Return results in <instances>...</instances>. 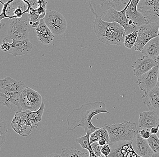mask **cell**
<instances>
[{
  "label": "cell",
  "mask_w": 159,
  "mask_h": 157,
  "mask_svg": "<svg viewBox=\"0 0 159 157\" xmlns=\"http://www.w3.org/2000/svg\"><path fill=\"white\" fill-rule=\"evenodd\" d=\"M110 114L106 109V105L102 101L85 103L78 108L74 109L70 113L67 118L68 131L74 130L81 127L86 133H91L101 127L94 126L92 123L93 117L100 113Z\"/></svg>",
  "instance_id": "1"
},
{
  "label": "cell",
  "mask_w": 159,
  "mask_h": 157,
  "mask_svg": "<svg viewBox=\"0 0 159 157\" xmlns=\"http://www.w3.org/2000/svg\"><path fill=\"white\" fill-rule=\"evenodd\" d=\"M93 28L96 37L104 44L121 45L124 44L126 32L118 23L106 21L100 17H95Z\"/></svg>",
  "instance_id": "2"
},
{
  "label": "cell",
  "mask_w": 159,
  "mask_h": 157,
  "mask_svg": "<svg viewBox=\"0 0 159 157\" xmlns=\"http://www.w3.org/2000/svg\"><path fill=\"white\" fill-rule=\"evenodd\" d=\"M26 87L24 82L9 76L0 80V103L14 111L19 109L20 96Z\"/></svg>",
  "instance_id": "3"
},
{
  "label": "cell",
  "mask_w": 159,
  "mask_h": 157,
  "mask_svg": "<svg viewBox=\"0 0 159 157\" xmlns=\"http://www.w3.org/2000/svg\"><path fill=\"white\" fill-rule=\"evenodd\" d=\"M104 127L109 132V143L122 141H133L139 132L136 123L132 121L120 124H105Z\"/></svg>",
  "instance_id": "4"
},
{
  "label": "cell",
  "mask_w": 159,
  "mask_h": 157,
  "mask_svg": "<svg viewBox=\"0 0 159 157\" xmlns=\"http://www.w3.org/2000/svg\"><path fill=\"white\" fill-rule=\"evenodd\" d=\"M30 25V21L27 18H15L11 20L9 25L7 34L3 41L29 39Z\"/></svg>",
  "instance_id": "5"
},
{
  "label": "cell",
  "mask_w": 159,
  "mask_h": 157,
  "mask_svg": "<svg viewBox=\"0 0 159 157\" xmlns=\"http://www.w3.org/2000/svg\"><path fill=\"white\" fill-rule=\"evenodd\" d=\"M132 1L130 0L126 7L122 10L117 11L113 8H110L101 17V18L106 21L118 23L124 27L126 35L135 31L139 30V27L136 25L133 21L129 20L126 15V10Z\"/></svg>",
  "instance_id": "6"
},
{
  "label": "cell",
  "mask_w": 159,
  "mask_h": 157,
  "mask_svg": "<svg viewBox=\"0 0 159 157\" xmlns=\"http://www.w3.org/2000/svg\"><path fill=\"white\" fill-rule=\"evenodd\" d=\"M130 0H87L89 9L95 17H101L110 8L121 11Z\"/></svg>",
  "instance_id": "7"
},
{
  "label": "cell",
  "mask_w": 159,
  "mask_h": 157,
  "mask_svg": "<svg viewBox=\"0 0 159 157\" xmlns=\"http://www.w3.org/2000/svg\"><path fill=\"white\" fill-rule=\"evenodd\" d=\"M42 103L41 95L30 87H26L20 96L18 111H36L39 109Z\"/></svg>",
  "instance_id": "8"
},
{
  "label": "cell",
  "mask_w": 159,
  "mask_h": 157,
  "mask_svg": "<svg viewBox=\"0 0 159 157\" xmlns=\"http://www.w3.org/2000/svg\"><path fill=\"white\" fill-rule=\"evenodd\" d=\"M45 23L55 35L64 34L67 28V22L63 15L55 10H47L43 18Z\"/></svg>",
  "instance_id": "9"
},
{
  "label": "cell",
  "mask_w": 159,
  "mask_h": 157,
  "mask_svg": "<svg viewBox=\"0 0 159 157\" xmlns=\"http://www.w3.org/2000/svg\"><path fill=\"white\" fill-rule=\"evenodd\" d=\"M159 24L148 23L139 27V34L135 43V49L142 52L144 46L154 38L158 37Z\"/></svg>",
  "instance_id": "10"
},
{
  "label": "cell",
  "mask_w": 159,
  "mask_h": 157,
  "mask_svg": "<svg viewBox=\"0 0 159 157\" xmlns=\"http://www.w3.org/2000/svg\"><path fill=\"white\" fill-rule=\"evenodd\" d=\"M138 10L147 19L148 23L159 24V0H141Z\"/></svg>",
  "instance_id": "11"
},
{
  "label": "cell",
  "mask_w": 159,
  "mask_h": 157,
  "mask_svg": "<svg viewBox=\"0 0 159 157\" xmlns=\"http://www.w3.org/2000/svg\"><path fill=\"white\" fill-rule=\"evenodd\" d=\"M111 153L108 157H139L134 151L133 141H122L109 143Z\"/></svg>",
  "instance_id": "12"
},
{
  "label": "cell",
  "mask_w": 159,
  "mask_h": 157,
  "mask_svg": "<svg viewBox=\"0 0 159 157\" xmlns=\"http://www.w3.org/2000/svg\"><path fill=\"white\" fill-rule=\"evenodd\" d=\"M158 71L159 66L157 64L138 77L137 84L142 91L147 92L157 86Z\"/></svg>",
  "instance_id": "13"
},
{
  "label": "cell",
  "mask_w": 159,
  "mask_h": 157,
  "mask_svg": "<svg viewBox=\"0 0 159 157\" xmlns=\"http://www.w3.org/2000/svg\"><path fill=\"white\" fill-rule=\"evenodd\" d=\"M157 65V62L147 55H144L134 61L132 67L134 75L139 77Z\"/></svg>",
  "instance_id": "14"
},
{
  "label": "cell",
  "mask_w": 159,
  "mask_h": 157,
  "mask_svg": "<svg viewBox=\"0 0 159 157\" xmlns=\"http://www.w3.org/2000/svg\"><path fill=\"white\" fill-rule=\"evenodd\" d=\"M139 127L143 129H150L159 124V111L150 110L140 113Z\"/></svg>",
  "instance_id": "15"
},
{
  "label": "cell",
  "mask_w": 159,
  "mask_h": 157,
  "mask_svg": "<svg viewBox=\"0 0 159 157\" xmlns=\"http://www.w3.org/2000/svg\"><path fill=\"white\" fill-rule=\"evenodd\" d=\"M141 0H132L126 10V15L128 19L133 21L135 24L140 27L148 23L147 19L138 10V6Z\"/></svg>",
  "instance_id": "16"
},
{
  "label": "cell",
  "mask_w": 159,
  "mask_h": 157,
  "mask_svg": "<svg viewBox=\"0 0 159 157\" xmlns=\"http://www.w3.org/2000/svg\"><path fill=\"white\" fill-rule=\"evenodd\" d=\"M133 146L139 157L153 156L154 152L149 145L148 140L141 136L139 132L133 141Z\"/></svg>",
  "instance_id": "17"
},
{
  "label": "cell",
  "mask_w": 159,
  "mask_h": 157,
  "mask_svg": "<svg viewBox=\"0 0 159 157\" xmlns=\"http://www.w3.org/2000/svg\"><path fill=\"white\" fill-rule=\"evenodd\" d=\"M35 31L39 42L41 43L50 44L54 39L55 35L46 25L43 19L40 20L39 25L36 28Z\"/></svg>",
  "instance_id": "18"
},
{
  "label": "cell",
  "mask_w": 159,
  "mask_h": 157,
  "mask_svg": "<svg viewBox=\"0 0 159 157\" xmlns=\"http://www.w3.org/2000/svg\"><path fill=\"white\" fill-rule=\"evenodd\" d=\"M11 48L8 52L13 56H22L28 54L32 48V44L29 39L25 40H13L11 44Z\"/></svg>",
  "instance_id": "19"
},
{
  "label": "cell",
  "mask_w": 159,
  "mask_h": 157,
  "mask_svg": "<svg viewBox=\"0 0 159 157\" xmlns=\"http://www.w3.org/2000/svg\"><path fill=\"white\" fill-rule=\"evenodd\" d=\"M144 104L150 110L159 111V87L156 86L151 91L145 92L142 96Z\"/></svg>",
  "instance_id": "20"
},
{
  "label": "cell",
  "mask_w": 159,
  "mask_h": 157,
  "mask_svg": "<svg viewBox=\"0 0 159 157\" xmlns=\"http://www.w3.org/2000/svg\"><path fill=\"white\" fill-rule=\"evenodd\" d=\"M142 52L156 61L159 55V37L154 38L144 46Z\"/></svg>",
  "instance_id": "21"
},
{
  "label": "cell",
  "mask_w": 159,
  "mask_h": 157,
  "mask_svg": "<svg viewBox=\"0 0 159 157\" xmlns=\"http://www.w3.org/2000/svg\"><path fill=\"white\" fill-rule=\"evenodd\" d=\"M45 109V104L43 102L39 109L35 111H26L28 117L31 123L33 129H36L38 123L42 122V117Z\"/></svg>",
  "instance_id": "22"
},
{
  "label": "cell",
  "mask_w": 159,
  "mask_h": 157,
  "mask_svg": "<svg viewBox=\"0 0 159 157\" xmlns=\"http://www.w3.org/2000/svg\"><path fill=\"white\" fill-rule=\"evenodd\" d=\"M104 139L107 143H109V136L108 130L105 127H101L98 130L94 131L90 135L89 139L91 144L95 142H98L100 139Z\"/></svg>",
  "instance_id": "23"
},
{
  "label": "cell",
  "mask_w": 159,
  "mask_h": 157,
  "mask_svg": "<svg viewBox=\"0 0 159 157\" xmlns=\"http://www.w3.org/2000/svg\"><path fill=\"white\" fill-rule=\"evenodd\" d=\"M90 134L86 133L84 136L77 138L75 140V142L80 144L82 147V149H85L89 152V157H97L94 154V151L91 146V143L90 142Z\"/></svg>",
  "instance_id": "24"
},
{
  "label": "cell",
  "mask_w": 159,
  "mask_h": 157,
  "mask_svg": "<svg viewBox=\"0 0 159 157\" xmlns=\"http://www.w3.org/2000/svg\"><path fill=\"white\" fill-rule=\"evenodd\" d=\"M62 157H89L86 152L80 151L77 148H63L61 154Z\"/></svg>",
  "instance_id": "25"
},
{
  "label": "cell",
  "mask_w": 159,
  "mask_h": 157,
  "mask_svg": "<svg viewBox=\"0 0 159 157\" xmlns=\"http://www.w3.org/2000/svg\"><path fill=\"white\" fill-rule=\"evenodd\" d=\"M7 122L5 119L2 111L0 113V148L6 141V134L8 132L7 128Z\"/></svg>",
  "instance_id": "26"
},
{
  "label": "cell",
  "mask_w": 159,
  "mask_h": 157,
  "mask_svg": "<svg viewBox=\"0 0 159 157\" xmlns=\"http://www.w3.org/2000/svg\"><path fill=\"white\" fill-rule=\"evenodd\" d=\"M148 143L154 152L153 156L159 157V139L157 135L152 134L148 139Z\"/></svg>",
  "instance_id": "27"
},
{
  "label": "cell",
  "mask_w": 159,
  "mask_h": 157,
  "mask_svg": "<svg viewBox=\"0 0 159 157\" xmlns=\"http://www.w3.org/2000/svg\"><path fill=\"white\" fill-rule=\"evenodd\" d=\"M138 34L139 30H137L125 35L124 45L127 48L131 49L134 46L138 37Z\"/></svg>",
  "instance_id": "28"
},
{
  "label": "cell",
  "mask_w": 159,
  "mask_h": 157,
  "mask_svg": "<svg viewBox=\"0 0 159 157\" xmlns=\"http://www.w3.org/2000/svg\"><path fill=\"white\" fill-rule=\"evenodd\" d=\"M92 149L94 151V154L97 157H103L101 154V149L102 146L99 145L98 142H94L91 144Z\"/></svg>",
  "instance_id": "29"
},
{
  "label": "cell",
  "mask_w": 159,
  "mask_h": 157,
  "mask_svg": "<svg viewBox=\"0 0 159 157\" xmlns=\"http://www.w3.org/2000/svg\"><path fill=\"white\" fill-rule=\"evenodd\" d=\"M111 148L109 144H106L105 145L102 146L101 149V154L103 157H107L109 156V154L111 153Z\"/></svg>",
  "instance_id": "30"
},
{
  "label": "cell",
  "mask_w": 159,
  "mask_h": 157,
  "mask_svg": "<svg viewBox=\"0 0 159 157\" xmlns=\"http://www.w3.org/2000/svg\"><path fill=\"white\" fill-rule=\"evenodd\" d=\"M139 132L141 136L146 140L148 139L152 135L150 131H149V129L146 130L145 129H143V130L139 131Z\"/></svg>",
  "instance_id": "31"
},
{
  "label": "cell",
  "mask_w": 159,
  "mask_h": 157,
  "mask_svg": "<svg viewBox=\"0 0 159 157\" xmlns=\"http://www.w3.org/2000/svg\"><path fill=\"white\" fill-rule=\"evenodd\" d=\"M11 44L6 41H3L1 45V49L2 51L8 52L11 49Z\"/></svg>",
  "instance_id": "32"
},
{
  "label": "cell",
  "mask_w": 159,
  "mask_h": 157,
  "mask_svg": "<svg viewBox=\"0 0 159 157\" xmlns=\"http://www.w3.org/2000/svg\"><path fill=\"white\" fill-rule=\"evenodd\" d=\"M150 130L151 134L157 135L159 131V124L157 126L152 127Z\"/></svg>",
  "instance_id": "33"
},
{
  "label": "cell",
  "mask_w": 159,
  "mask_h": 157,
  "mask_svg": "<svg viewBox=\"0 0 159 157\" xmlns=\"http://www.w3.org/2000/svg\"><path fill=\"white\" fill-rule=\"evenodd\" d=\"M98 143H99V145H100L102 146H103L105 145L106 144H108L107 143V141H106V140L104 139H101L99 140L98 141Z\"/></svg>",
  "instance_id": "34"
},
{
  "label": "cell",
  "mask_w": 159,
  "mask_h": 157,
  "mask_svg": "<svg viewBox=\"0 0 159 157\" xmlns=\"http://www.w3.org/2000/svg\"><path fill=\"white\" fill-rule=\"evenodd\" d=\"M39 22L40 21H38L35 22L34 23H33L32 25V26L34 28L37 27L38 26V25H39Z\"/></svg>",
  "instance_id": "35"
},
{
  "label": "cell",
  "mask_w": 159,
  "mask_h": 157,
  "mask_svg": "<svg viewBox=\"0 0 159 157\" xmlns=\"http://www.w3.org/2000/svg\"><path fill=\"white\" fill-rule=\"evenodd\" d=\"M48 157H61V155H58V154H51V155H48Z\"/></svg>",
  "instance_id": "36"
},
{
  "label": "cell",
  "mask_w": 159,
  "mask_h": 157,
  "mask_svg": "<svg viewBox=\"0 0 159 157\" xmlns=\"http://www.w3.org/2000/svg\"><path fill=\"white\" fill-rule=\"evenodd\" d=\"M157 86L159 87V71H158V77L157 82Z\"/></svg>",
  "instance_id": "37"
},
{
  "label": "cell",
  "mask_w": 159,
  "mask_h": 157,
  "mask_svg": "<svg viewBox=\"0 0 159 157\" xmlns=\"http://www.w3.org/2000/svg\"><path fill=\"white\" fill-rule=\"evenodd\" d=\"M156 62H157V63L158 65V66H159V55H158V56L157 57V60H156Z\"/></svg>",
  "instance_id": "38"
},
{
  "label": "cell",
  "mask_w": 159,
  "mask_h": 157,
  "mask_svg": "<svg viewBox=\"0 0 159 157\" xmlns=\"http://www.w3.org/2000/svg\"><path fill=\"white\" fill-rule=\"evenodd\" d=\"M157 136L158 137V138L159 139V131L158 132L157 134Z\"/></svg>",
  "instance_id": "39"
},
{
  "label": "cell",
  "mask_w": 159,
  "mask_h": 157,
  "mask_svg": "<svg viewBox=\"0 0 159 157\" xmlns=\"http://www.w3.org/2000/svg\"><path fill=\"white\" fill-rule=\"evenodd\" d=\"M158 35H159V33H158Z\"/></svg>",
  "instance_id": "40"
}]
</instances>
